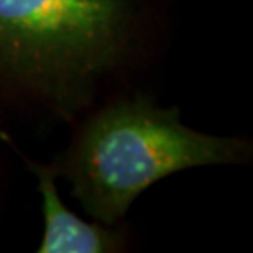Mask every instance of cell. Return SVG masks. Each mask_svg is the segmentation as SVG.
Here are the masks:
<instances>
[{
  "label": "cell",
  "instance_id": "7a4b0ae2",
  "mask_svg": "<svg viewBox=\"0 0 253 253\" xmlns=\"http://www.w3.org/2000/svg\"><path fill=\"white\" fill-rule=\"evenodd\" d=\"M133 34L131 0H0V88L73 118Z\"/></svg>",
  "mask_w": 253,
  "mask_h": 253
},
{
  "label": "cell",
  "instance_id": "3957f363",
  "mask_svg": "<svg viewBox=\"0 0 253 253\" xmlns=\"http://www.w3.org/2000/svg\"><path fill=\"white\" fill-rule=\"evenodd\" d=\"M4 139H8L19 158L36 176L43 214V238L38 253H115L122 250L124 242L111 227L100 221H86L64 205L56 188V171L53 165L30 160L8 135H4Z\"/></svg>",
  "mask_w": 253,
  "mask_h": 253
},
{
  "label": "cell",
  "instance_id": "6da1fadb",
  "mask_svg": "<svg viewBox=\"0 0 253 253\" xmlns=\"http://www.w3.org/2000/svg\"><path fill=\"white\" fill-rule=\"evenodd\" d=\"M250 156L246 139L197 131L182 122L178 107L133 98L94 113L53 167L72 184L84 212L113 227L156 182L195 167L244 163Z\"/></svg>",
  "mask_w": 253,
  "mask_h": 253
}]
</instances>
